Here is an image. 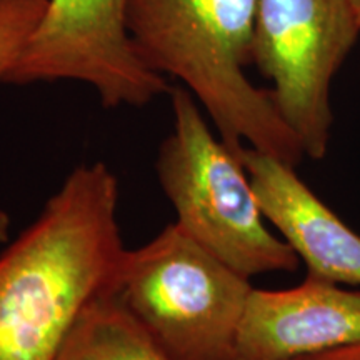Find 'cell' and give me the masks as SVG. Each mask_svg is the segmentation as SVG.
<instances>
[{
  "label": "cell",
  "mask_w": 360,
  "mask_h": 360,
  "mask_svg": "<svg viewBox=\"0 0 360 360\" xmlns=\"http://www.w3.org/2000/svg\"><path fill=\"white\" fill-rule=\"evenodd\" d=\"M125 247L119 180L79 165L0 255V360H56L94 300L115 289Z\"/></svg>",
  "instance_id": "obj_1"
},
{
  "label": "cell",
  "mask_w": 360,
  "mask_h": 360,
  "mask_svg": "<svg viewBox=\"0 0 360 360\" xmlns=\"http://www.w3.org/2000/svg\"><path fill=\"white\" fill-rule=\"evenodd\" d=\"M257 0H127L125 29L147 67L186 85L225 146H249L287 164L305 157L299 139L255 87L252 64Z\"/></svg>",
  "instance_id": "obj_2"
},
{
  "label": "cell",
  "mask_w": 360,
  "mask_h": 360,
  "mask_svg": "<svg viewBox=\"0 0 360 360\" xmlns=\"http://www.w3.org/2000/svg\"><path fill=\"white\" fill-rule=\"evenodd\" d=\"M174 127L159 148L157 175L187 236L245 277L295 272L299 255L265 225L237 152L217 139L186 87L170 89Z\"/></svg>",
  "instance_id": "obj_3"
},
{
  "label": "cell",
  "mask_w": 360,
  "mask_h": 360,
  "mask_svg": "<svg viewBox=\"0 0 360 360\" xmlns=\"http://www.w3.org/2000/svg\"><path fill=\"white\" fill-rule=\"evenodd\" d=\"M252 289L174 222L125 250L114 292L172 360H236Z\"/></svg>",
  "instance_id": "obj_4"
},
{
  "label": "cell",
  "mask_w": 360,
  "mask_h": 360,
  "mask_svg": "<svg viewBox=\"0 0 360 360\" xmlns=\"http://www.w3.org/2000/svg\"><path fill=\"white\" fill-rule=\"evenodd\" d=\"M360 37L352 0H257L252 64L304 154L326 157L334 127L330 90Z\"/></svg>",
  "instance_id": "obj_5"
},
{
  "label": "cell",
  "mask_w": 360,
  "mask_h": 360,
  "mask_svg": "<svg viewBox=\"0 0 360 360\" xmlns=\"http://www.w3.org/2000/svg\"><path fill=\"white\" fill-rule=\"evenodd\" d=\"M127 0H49L47 12L4 84L77 80L107 109L143 107L170 94L167 79L139 57L125 29Z\"/></svg>",
  "instance_id": "obj_6"
},
{
  "label": "cell",
  "mask_w": 360,
  "mask_h": 360,
  "mask_svg": "<svg viewBox=\"0 0 360 360\" xmlns=\"http://www.w3.org/2000/svg\"><path fill=\"white\" fill-rule=\"evenodd\" d=\"M360 340V292L305 277L283 290L252 289L236 360H294Z\"/></svg>",
  "instance_id": "obj_7"
},
{
  "label": "cell",
  "mask_w": 360,
  "mask_h": 360,
  "mask_svg": "<svg viewBox=\"0 0 360 360\" xmlns=\"http://www.w3.org/2000/svg\"><path fill=\"white\" fill-rule=\"evenodd\" d=\"M237 154L265 220L304 260L307 276L360 285L359 233L310 191L294 165L249 146L238 148Z\"/></svg>",
  "instance_id": "obj_8"
},
{
  "label": "cell",
  "mask_w": 360,
  "mask_h": 360,
  "mask_svg": "<svg viewBox=\"0 0 360 360\" xmlns=\"http://www.w3.org/2000/svg\"><path fill=\"white\" fill-rule=\"evenodd\" d=\"M56 360H172L114 290L80 315Z\"/></svg>",
  "instance_id": "obj_9"
},
{
  "label": "cell",
  "mask_w": 360,
  "mask_h": 360,
  "mask_svg": "<svg viewBox=\"0 0 360 360\" xmlns=\"http://www.w3.org/2000/svg\"><path fill=\"white\" fill-rule=\"evenodd\" d=\"M47 6L49 0H0V82L42 22Z\"/></svg>",
  "instance_id": "obj_10"
},
{
  "label": "cell",
  "mask_w": 360,
  "mask_h": 360,
  "mask_svg": "<svg viewBox=\"0 0 360 360\" xmlns=\"http://www.w3.org/2000/svg\"><path fill=\"white\" fill-rule=\"evenodd\" d=\"M294 360H360V340H355L352 344L340 345V347L323 350L312 355H304V357Z\"/></svg>",
  "instance_id": "obj_11"
},
{
  "label": "cell",
  "mask_w": 360,
  "mask_h": 360,
  "mask_svg": "<svg viewBox=\"0 0 360 360\" xmlns=\"http://www.w3.org/2000/svg\"><path fill=\"white\" fill-rule=\"evenodd\" d=\"M8 231H11V217L0 209V244L7 242Z\"/></svg>",
  "instance_id": "obj_12"
},
{
  "label": "cell",
  "mask_w": 360,
  "mask_h": 360,
  "mask_svg": "<svg viewBox=\"0 0 360 360\" xmlns=\"http://www.w3.org/2000/svg\"><path fill=\"white\" fill-rule=\"evenodd\" d=\"M352 6H354L355 15H357V19L360 22V0H352Z\"/></svg>",
  "instance_id": "obj_13"
}]
</instances>
